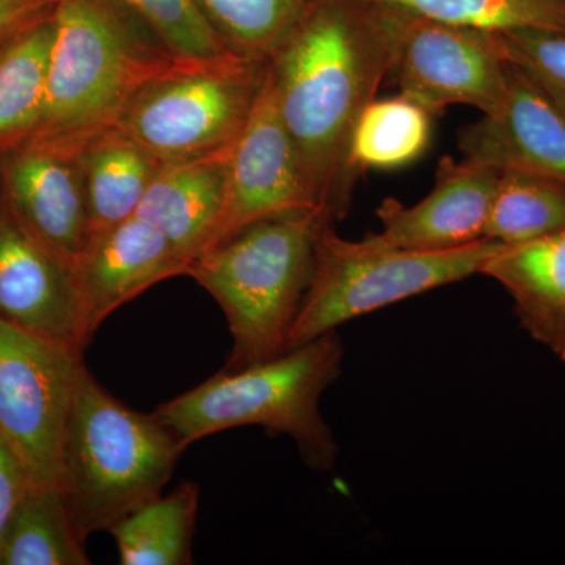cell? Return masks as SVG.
<instances>
[{
    "label": "cell",
    "instance_id": "21",
    "mask_svg": "<svg viewBox=\"0 0 565 565\" xmlns=\"http://www.w3.org/2000/svg\"><path fill=\"white\" fill-rule=\"evenodd\" d=\"M57 484L31 486L0 544V565H88L87 552Z\"/></svg>",
    "mask_w": 565,
    "mask_h": 565
},
{
    "label": "cell",
    "instance_id": "17",
    "mask_svg": "<svg viewBox=\"0 0 565 565\" xmlns=\"http://www.w3.org/2000/svg\"><path fill=\"white\" fill-rule=\"evenodd\" d=\"M481 274L511 294L527 334L565 362V228L527 243L500 244Z\"/></svg>",
    "mask_w": 565,
    "mask_h": 565
},
{
    "label": "cell",
    "instance_id": "19",
    "mask_svg": "<svg viewBox=\"0 0 565 565\" xmlns=\"http://www.w3.org/2000/svg\"><path fill=\"white\" fill-rule=\"evenodd\" d=\"M54 36L55 10L0 46V151L24 143L39 126Z\"/></svg>",
    "mask_w": 565,
    "mask_h": 565
},
{
    "label": "cell",
    "instance_id": "28",
    "mask_svg": "<svg viewBox=\"0 0 565 565\" xmlns=\"http://www.w3.org/2000/svg\"><path fill=\"white\" fill-rule=\"evenodd\" d=\"M31 486V478L24 465L21 463L20 457L14 455L11 446L0 434V544L14 514V509Z\"/></svg>",
    "mask_w": 565,
    "mask_h": 565
},
{
    "label": "cell",
    "instance_id": "2",
    "mask_svg": "<svg viewBox=\"0 0 565 565\" xmlns=\"http://www.w3.org/2000/svg\"><path fill=\"white\" fill-rule=\"evenodd\" d=\"M178 58L107 0H61L46 98L28 141L79 152L117 126L134 96Z\"/></svg>",
    "mask_w": 565,
    "mask_h": 565
},
{
    "label": "cell",
    "instance_id": "10",
    "mask_svg": "<svg viewBox=\"0 0 565 565\" xmlns=\"http://www.w3.org/2000/svg\"><path fill=\"white\" fill-rule=\"evenodd\" d=\"M313 210L322 207L305 180L267 68L258 103L226 159L221 217L211 247L262 218Z\"/></svg>",
    "mask_w": 565,
    "mask_h": 565
},
{
    "label": "cell",
    "instance_id": "29",
    "mask_svg": "<svg viewBox=\"0 0 565 565\" xmlns=\"http://www.w3.org/2000/svg\"><path fill=\"white\" fill-rule=\"evenodd\" d=\"M61 0H0V46L14 33L57 9Z\"/></svg>",
    "mask_w": 565,
    "mask_h": 565
},
{
    "label": "cell",
    "instance_id": "14",
    "mask_svg": "<svg viewBox=\"0 0 565 565\" xmlns=\"http://www.w3.org/2000/svg\"><path fill=\"white\" fill-rule=\"evenodd\" d=\"M73 274L93 338L121 305L158 282L188 275V264L158 230L134 215L90 237Z\"/></svg>",
    "mask_w": 565,
    "mask_h": 565
},
{
    "label": "cell",
    "instance_id": "27",
    "mask_svg": "<svg viewBox=\"0 0 565 565\" xmlns=\"http://www.w3.org/2000/svg\"><path fill=\"white\" fill-rule=\"evenodd\" d=\"M505 61L522 71L565 115V33L498 32Z\"/></svg>",
    "mask_w": 565,
    "mask_h": 565
},
{
    "label": "cell",
    "instance_id": "3",
    "mask_svg": "<svg viewBox=\"0 0 565 565\" xmlns=\"http://www.w3.org/2000/svg\"><path fill=\"white\" fill-rule=\"evenodd\" d=\"M343 359V343L333 330L266 362L222 370L159 405L152 415L172 430L184 451L222 430L259 426L267 434L291 437L311 470L330 471L340 448L319 404L340 377Z\"/></svg>",
    "mask_w": 565,
    "mask_h": 565
},
{
    "label": "cell",
    "instance_id": "26",
    "mask_svg": "<svg viewBox=\"0 0 565 565\" xmlns=\"http://www.w3.org/2000/svg\"><path fill=\"white\" fill-rule=\"evenodd\" d=\"M140 22L180 58H211L228 54L193 0H107Z\"/></svg>",
    "mask_w": 565,
    "mask_h": 565
},
{
    "label": "cell",
    "instance_id": "18",
    "mask_svg": "<svg viewBox=\"0 0 565 565\" xmlns=\"http://www.w3.org/2000/svg\"><path fill=\"white\" fill-rule=\"evenodd\" d=\"M79 154L90 239L136 215L162 166L118 126L98 134Z\"/></svg>",
    "mask_w": 565,
    "mask_h": 565
},
{
    "label": "cell",
    "instance_id": "5",
    "mask_svg": "<svg viewBox=\"0 0 565 565\" xmlns=\"http://www.w3.org/2000/svg\"><path fill=\"white\" fill-rule=\"evenodd\" d=\"M322 210L253 222L211 247L188 277L218 303L233 338L225 370H241L288 351L289 333L313 274L316 241L332 225Z\"/></svg>",
    "mask_w": 565,
    "mask_h": 565
},
{
    "label": "cell",
    "instance_id": "22",
    "mask_svg": "<svg viewBox=\"0 0 565 565\" xmlns=\"http://www.w3.org/2000/svg\"><path fill=\"white\" fill-rule=\"evenodd\" d=\"M433 134V114L407 96L375 98L353 129L351 161L360 174L393 170L422 158Z\"/></svg>",
    "mask_w": 565,
    "mask_h": 565
},
{
    "label": "cell",
    "instance_id": "13",
    "mask_svg": "<svg viewBox=\"0 0 565 565\" xmlns=\"http://www.w3.org/2000/svg\"><path fill=\"white\" fill-rule=\"evenodd\" d=\"M501 170L484 163L438 162L433 191L414 206L386 199L379 206L382 232L379 239L419 252H444L486 239L494 191Z\"/></svg>",
    "mask_w": 565,
    "mask_h": 565
},
{
    "label": "cell",
    "instance_id": "1",
    "mask_svg": "<svg viewBox=\"0 0 565 565\" xmlns=\"http://www.w3.org/2000/svg\"><path fill=\"white\" fill-rule=\"evenodd\" d=\"M411 14L374 0H313L267 61L305 180L332 222L360 177L353 129L396 65Z\"/></svg>",
    "mask_w": 565,
    "mask_h": 565
},
{
    "label": "cell",
    "instance_id": "7",
    "mask_svg": "<svg viewBox=\"0 0 565 565\" xmlns=\"http://www.w3.org/2000/svg\"><path fill=\"white\" fill-rule=\"evenodd\" d=\"M267 68L233 52L178 58L134 96L117 126L161 166L225 154L258 103Z\"/></svg>",
    "mask_w": 565,
    "mask_h": 565
},
{
    "label": "cell",
    "instance_id": "11",
    "mask_svg": "<svg viewBox=\"0 0 565 565\" xmlns=\"http://www.w3.org/2000/svg\"><path fill=\"white\" fill-rule=\"evenodd\" d=\"M79 152L35 141L0 151V202L39 243L71 267L88 239Z\"/></svg>",
    "mask_w": 565,
    "mask_h": 565
},
{
    "label": "cell",
    "instance_id": "6",
    "mask_svg": "<svg viewBox=\"0 0 565 565\" xmlns=\"http://www.w3.org/2000/svg\"><path fill=\"white\" fill-rule=\"evenodd\" d=\"M498 247L484 239L455 250H408L384 243L377 234L345 239L327 225L316 241L313 274L288 351L360 316L481 274Z\"/></svg>",
    "mask_w": 565,
    "mask_h": 565
},
{
    "label": "cell",
    "instance_id": "9",
    "mask_svg": "<svg viewBox=\"0 0 565 565\" xmlns=\"http://www.w3.org/2000/svg\"><path fill=\"white\" fill-rule=\"evenodd\" d=\"M508 68L497 32L412 13L393 71L401 95L433 115L449 106L494 115L508 96Z\"/></svg>",
    "mask_w": 565,
    "mask_h": 565
},
{
    "label": "cell",
    "instance_id": "16",
    "mask_svg": "<svg viewBox=\"0 0 565 565\" xmlns=\"http://www.w3.org/2000/svg\"><path fill=\"white\" fill-rule=\"evenodd\" d=\"M228 154L162 166L136 212L169 241L188 270L214 239Z\"/></svg>",
    "mask_w": 565,
    "mask_h": 565
},
{
    "label": "cell",
    "instance_id": "12",
    "mask_svg": "<svg viewBox=\"0 0 565 565\" xmlns=\"http://www.w3.org/2000/svg\"><path fill=\"white\" fill-rule=\"evenodd\" d=\"M0 321L84 352L90 344L73 267L0 202Z\"/></svg>",
    "mask_w": 565,
    "mask_h": 565
},
{
    "label": "cell",
    "instance_id": "23",
    "mask_svg": "<svg viewBox=\"0 0 565 565\" xmlns=\"http://www.w3.org/2000/svg\"><path fill=\"white\" fill-rule=\"evenodd\" d=\"M565 228V182L544 174L501 170L486 239L512 245Z\"/></svg>",
    "mask_w": 565,
    "mask_h": 565
},
{
    "label": "cell",
    "instance_id": "20",
    "mask_svg": "<svg viewBox=\"0 0 565 565\" xmlns=\"http://www.w3.org/2000/svg\"><path fill=\"white\" fill-rule=\"evenodd\" d=\"M200 487L181 482L173 492L152 498L120 520L109 533L122 565L192 564V539Z\"/></svg>",
    "mask_w": 565,
    "mask_h": 565
},
{
    "label": "cell",
    "instance_id": "4",
    "mask_svg": "<svg viewBox=\"0 0 565 565\" xmlns=\"http://www.w3.org/2000/svg\"><path fill=\"white\" fill-rule=\"evenodd\" d=\"M184 452L172 430L111 396L82 364L71 399L57 486L82 541L109 533L162 493Z\"/></svg>",
    "mask_w": 565,
    "mask_h": 565
},
{
    "label": "cell",
    "instance_id": "24",
    "mask_svg": "<svg viewBox=\"0 0 565 565\" xmlns=\"http://www.w3.org/2000/svg\"><path fill=\"white\" fill-rule=\"evenodd\" d=\"M313 0H193L225 44L244 57L269 61Z\"/></svg>",
    "mask_w": 565,
    "mask_h": 565
},
{
    "label": "cell",
    "instance_id": "15",
    "mask_svg": "<svg viewBox=\"0 0 565 565\" xmlns=\"http://www.w3.org/2000/svg\"><path fill=\"white\" fill-rule=\"evenodd\" d=\"M459 148L468 161L565 182V115L511 63L503 109L465 126Z\"/></svg>",
    "mask_w": 565,
    "mask_h": 565
},
{
    "label": "cell",
    "instance_id": "8",
    "mask_svg": "<svg viewBox=\"0 0 565 565\" xmlns=\"http://www.w3.org/2000/svg\"><path fill=\"white\" fill-rule=\"evenodd\" d=\"M82 353L0 321V434L33 486L57 484Z\"/></svg>",
    "mask_w": 565,
    "mask_h": 565
},
{
    "label": "cell",
    "instance_id": "25",
    "mask_svg": "<svg viewBox=\"0 0 565 565\" xmlns=\"http://www.w3.org/2000/svg\"><path fill=\"white\" fill-rule=\"evenodd\" d=\"M429 20L489 32L565 33V0H374Z\"/></svg>",
    "mask_w": 565,
    "mask_h": 565
}]
</instances>
